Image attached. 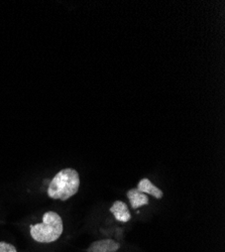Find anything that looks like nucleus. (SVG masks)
I'll return each mask as SVG.
<instances>
[{
    "mask_svg": "<svg viewBox=\"0 0 225 252\" xmlns=\"http://www.w3.org/2000/svg\"><path fill=\"white\" fill-rule=\"evenodd\" d=\"M136 189L139 192L144 194H150L157 199H161L163 196V193L161 191V189L156 187L149 179L140 180Z\"/></svg>",
    "mask_w": 225,
    "mask_h": 252,
    "instance_id": "obj_5",
    "label": "nucleus"
},
{
    "mask_svg": "<svg viewBox=\"0 0 225 252\" xmlns=\"http://www.w3.org/2000/svg\"><path fill=\"white\" fill-rule=\"evenodd\" d=\"M119 247V243L112 239H102L93 242L87 252H115Z\"/></svg>",
    "mask_w": 225,
    "mask_h": 252,
    "instance_id": "obj_3",
    "label": "nucleus"
},
{
    "mask_svg": "<svg viewBox=\"0 0 225 252\" xmlns=\"http://www.w3.org/2000/svg\"><path fill=\"white\" fill-rule=\"evenodd\" d=\"M80 188V177L74 169L60 171L51 181L48 188V195L54 200L66 201L77 194Z\"/></svg>",
    "mask_w": 225,
    "mask_h": 252,
    "instance_id": "obj_1",
    "label": "nucleus"
},
{
    "mask_svg": "<svg viewBox=\"0 0 225 252\" xmlns=\"http://www.w3.org/2000/svg\"><path fill=\"white\" fill-rule=\"evenodd\" d=\"M0 252H17V250L10 243L0 242Z\"/></svg>",
    "mask_w": 225,
    "mask_h": 252,
    "instance_id": "obj_7",
    "label": "nucleus"
},
{
    "mask_svg": "<svg viewBox=\"0 0 225 252\" xmlns=\"http://www.w3.org/2000/svg\"><path fill=\"white\" fill-rule=\"evenodd\" d=\"M64 225L61 216L53 211L46 212L43 222L31 226V235L39 243H51L58 240L63 233Z\"/></svg>",
    "mask_w": 225,
    "mask_h": 252,
    "instance_id": "obj_2",
    "label": "nucleus"
},
{
    "mask_svg": "<svg viewBox=\"0 0 225 252\" xmlns=\"http://www.w3.org/2000/svg\"><path fill=\"white\" fill-rule=\"evenodd\" d=\"M110 212L119 222L126 223L131 219L128 205L122 201H115L110 208Z\"/></svg>",
    "mask_w": 225,
    "mask_h": 252,
    "instance_id": "obj_4",
    "label": "nucleus"
},
{
    "mask_svg": "<svg viewBox=\"0 0 225 252\" xmlns=\"http://www.w3.org/2000/svg\"><path fill=\"white\" fill-rule=\"evenodd\" d=\"M128 198L130 202L132 209H138L139 207L149 204V197L146 194L139 192L137 189H131V190H129L128 192Z\"/></svg>",
    "mask_w": 225,
    "mask_h": 252,
    "instance_id": "obj_6",
    "label": "nucleus"
}]
</instances>
